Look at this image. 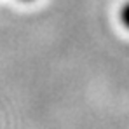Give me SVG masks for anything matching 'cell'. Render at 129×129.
I'll return each mask as SVG.
<instances>
[{"mask_svg": "<svg viewBox=\"0 0 129 129\" xmlns=\"http://www.w3.org/2000/svg\"><path fill=\"white\" fill-rule=\"evenodd\" d=\"M119 19H120V23L129 30V2H126V4L120 7V11H119Z\"/></svg>", "mask_w": 129, "mask_h": 129, "instance_id": "6da1fadb", "label": "cell"}]
</instances>
